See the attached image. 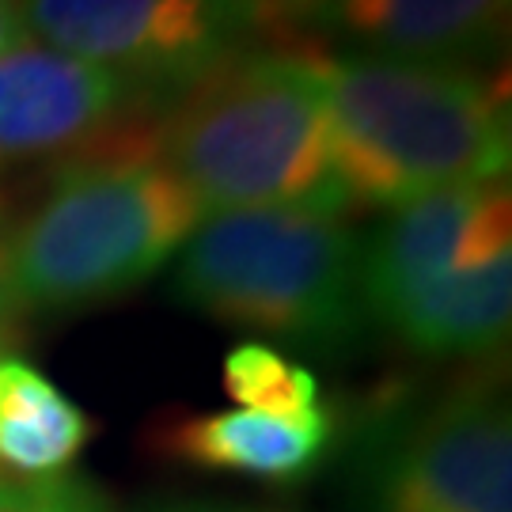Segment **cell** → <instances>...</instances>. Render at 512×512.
Masks as SVG:
<instances>
[{"label": "cell", "mask_w": 512, "mask_h": 512, "mask_svg": "<svg viewBox=\"0 0 512 512\" xmlns=\"http://www.w3.org/2000/svg\"><path fill=\"white\" fill-rule=\"evenodd\" d=\"M126 95L122 76L42 42H19L0 57V167L84 145Z\"/></svg>", "instance_id": "cell-8"}, {"label": "cell", "mask_w": 512, "mask_h": 512, "mask_svg": "<svg viewBox=\"0 0 512 512\" xmlns=\"http://www.w3.org/2000/svg\"><path fill=\"white\" fill-rule=\"evenodd\" d=\"M497 255H512L509 186L463 183L421 194L361 243L365 315L380 319L425 285Z\"/></svg>", "instance_id": "cell-7"}, {"label": "cell", "mask_w": 512, "mask_h": 512, "mask_svg": "<svg viewBox=\"0 0 512 512\" xmlns=\"http://www.w3.org/2000/svg\"><path fill=\"white\" fill-rule=\"evenodd\" d=\"M509 0H330L327 19L380 57L459 65L494 54Z\"/></svg>", "instance_id": "cell-9"}, {"label": "cell", "mask_w": 512, "mask_h": 512, "mask_svg": "<svg viewBox=\"0 0 512 512\" xmlns=\"http://www.w3.org/2000/svg\"><path fill=\"white\" fill-rule=\"evenodd\" d=\"M19 42H27V31L19 23L16 0H0V57L8 50H16Z\"/></svg>", "instance_id": "cell-16"}, {"label": "cell", "mask_w": 512, "mask_h": 512, "mask_svg": "<svg viewBox=\"0 0 512 512\" xmlns=\"http://www.w3.org/2000/svg\"><path fill=\"white\" fill-rule=\"evenodd\" d=\"M205 209L152 141H118L61 167L46 198L4 236L16 308L69 311L152 277L202 228Z\"/></svg>", "instance_id": "cell-3"}, {"label": "cell", "mask_w": 512, "mask_h": 512, "mask_svg": "<svg viewBox=\"0 0 512 512\" xmlns=\"http://www.w3.org/2000/svg\"><path fill=\"white\" fill-rule=\"evenodd\" d=\"M12 311H16V300H12V289H8V266H4V232H0V342L12 327Z\"/></svg>", "instance_id": "cell-17"}, {"label": "cell", "mask_w": 512, "mask_h": 512, "mask_svg": "<svg viewBox=\"0 0 512 512\" xmlns=\"http://www.w3.org/2000/svg\"><path fill=\"white\" fill-rule=\"evenodd\" d=\"M330 152L349 202L399 205L509 167L505 92L459 65L403 57L323 61Z\"/></svg>", "instance_id": "cell-2"}, {"label": "cell", "mask_w": 512, "mask_h": 512, "mask_svg": "<svg viewBox=\"0 0 512 512\" xmlns=\"http://www.w3.org/2000/svg\"><path fill=\"white\" fill-rule=\"evenodd\" d=\"M0 512H114L107 494L76 475L16 478L0 471Z\"/></svg>", "instance_id": "cell-14"}, {"label": "cell", "mask_w": 512, "mask_h": 512, "mask_svg": "<svg viewBox=\"0 0 512 512\" xmlns=\"http://www.w3.org/2000/svg\"><path fill=\"white\" fill-rule=\"evenodd\" d=\"M175 293L232 327L334 353L365 323L361 239L304 209L213 213L186 239Z\"/></svg>", "instance_id": "cell-4"}, {"label": "cell", "mask_w": 512, "mask_h": 512, "mask_svg": "<svg viewBox=\"0 0 512 512\" xmlns=\"http://www.w3.org/2000/svg\"><path fill=\"white\" fill-rule=\"evenodd\" d=\"M512 315V255L463 266L380 315L399 342L429 357H475L505 342Z\"/></svg>", "instance_id": "cell-11"}, {"label": "cell", "mask_w": 512, "mask_h": 512, "mask_svg": "<svg viewBox=\"0 0 512 512\" xmlns=\"http://www.w3.org/2000/svg\"><path fill=\"white\" fill-rule=\"evenodd\" d=\"M228 23H243L266 35H289L296 23L327 16L330 0H217Z\"/></svg>", "instance_id": "cell-15"}, {"label": "cell", "mask_w": 512, "mask_h": 512, "mask_svg": "<svg viewBox=\"0 0 512 512\" xmlns=\"http://www.w3.org/2000/svg\"><path fill=\"white\" fill-rule=\"evenodd\" d=\"M330 444V414L311 418H274L255 410H217L175 421L164 433L167 456L198 463L209 471L296 482L323 459Z\"/></svg>", "instance_id": "cell-10"}, {"label": "cell", "mask_w": 512, "mask_h": 512, "mask_svg": "<svg viewBox=\"0 0 512 512\" xmlns=\"http://www.w3.org/2000/svg\"><path fill=\"white\" fill-rule=\"evenodd\" d=\"M23 31L122 80L202 76L232 27L217 0H16Z\"/></svg>", "instance_id": "cell-6"}, {"label": "cell", "mask_w": 512, "mask_h": 512, "mask_svg": "<svg viewBox=\"0 0 512 512\" xmlns=\"http://www.w3.org/2000/svg\"><path fill=\"white\" fill-rule=\"evenodd\" d=\"M92 437V418L31 361L0 349V471L61 475Z\"/></svg>", "instance_id": "cell-12"}, {"label": "cell", "mask_w": 512, "mask_h": 512, "mask_svg": "<svg viewBox=\"0 0 512 512\" xmlns=\"http://www.w3.org/2000/svg\"><path fill=\"white\" fill-rule=\"evenodd\" d=\"M152 512H266V509H236V505H205V501H175Z\"/></svg>", "instance_id": "cell-18"}, {"label": "cell", "mask_w": 512, "mask_h": 512, "mask_svg": "<svg viewBox=\"0 0 512 512\" xmlns=\"http://www.w3.org/2000/svg\"><path fill=\"white\" fill-rule=\"evenodd\" d=\"M224 391L239 403V410L274 414V418H311L323 414L319 380L304 365L289 361L281 349L266 342H239L224 357Z\"/></svg>", "instance_id": "cell-13"}, {"label": "cell", "mask_w": 512, "mask_h": 512, "mask_svg": "<svg viewBox=\"0 0 512 512\" xmlns=\"http://www.w3.org/2000/svg\"><path fill=\"white\" fill-rule=\"evenodd\" d=\"M152 145L205 217L232 209L342 217L353 205L330 152L323 61L311 54L217 57L186 84Z\"/></svg>", "instance_id": "cell-1"}, {"label": "cell", "mask_w": 512, "mask_h": 512, "mask_svg": "<svg viewBox=\"0 0 512 512\" xmlns=\"http://www.w3.org/2000/svg\"><path fill=\"white\" fill-rule=\"evenodd\" d=\"M361 512H512V421L494 387H459L372 444Z\"/></svg>", "instance_id": "cell-5"}]
</instances>
